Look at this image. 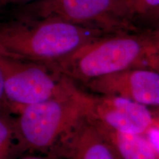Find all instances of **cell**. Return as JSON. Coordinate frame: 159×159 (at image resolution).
<instances>
[{
  "instance_id": "cell-3",
  "label": "cell",
  "mask_w": 159,
  "mask_h": 159,
  "mask_svg": "<svg viewBox=\"0 0 159 159\" xmlns=\"http://www.w3.org/2000/svg\"><path fill=\"white\" fill-rule=\"evenodd\" d=\"M91 94L77 85L63 95L25 107L14 117L16 158L47 154L88 112Z\"/></svg>"
},
{
  "instance_id": "cell-1",
  "label": "cell",
  "mask_w": 159,
  "mask_h": 159,
  "mask_svg": "<svg viewBox=\"0 0 159 159\" xmlns=\"http://www.w3.org/2000/svg\"><path fill=\"white\" fill-rule=\"evenodd\" d=\"M138 67L159 69V49L150 30L103 35L50 68L83 85Z\"/></svg>"
},
{
  "instance_id": "cell-5",
  "label": "cell",
  "mask_w": 159,
  "mask_h": 159,
  "mask_svg": "<svg viewBox=\"0 0 159 159\" xmlns=\"http://www.w3.org/2000/svg\"><path fill=\"white\" fill-rule=\"evenodd\" d=\"M0 67L5 99L12 114L63 95L77 85L43 63L0 55Z\"/></svg>"
},
{
  "instance_id": "cell-16",
  "label": "cell",
  "mask_w": 159,
  "mask_h": 159,
  "mask_svg": "<svg viewBox=\"0 0 159 159\" xmlns=\"http://www.w3.org/2000/svg\"><path fill=\"white\" fill-rule=\"evenodd\" d=\"M158 26H159V19H158V23H157V26H156V27H158Z\"/></svg>"
},
{
  "instance_id": "cell-8",
  "label": "cell",
  "mask_w": 159,
  "mask_h": 159,
  "mask_svg": "<svg viewBox=\"0 0 159 159\" xmlns=\"http://www.w3.org/2000/svg\"><path fill=\"white\" fill-rule=\"evenodd\" d=\"M53 149L63 159H119L108 139L87 114L77 121Z\"/></svg>"
},
{
  "instance_id": "cell-6",
  "label": "cell",
  "mask_w": 159,
  "mask_h": 159,
  "mask_svg": "<svg viewBox=\"0 0 159 159\" xmlns=\"http://www.w3.org/2000/svg\"><path fill=\"white\" fill-rule=\"evenodd\" d=\"M86 114L97 124L119 133L159 135V111L124 97L91 94Z\"/></svg>"
},
{
  "instance_id": "cell-4",
  "label": "cell",
  "mask_w": 159,
  "mask_h": 159,
  "mask_svg": "<svg viewBox=\"0 0 159 159\" xmlns=\"http://www.w3.org/2000/svg\"><path fill=\"white\" fill-rule=\"evenodd\" d=\"M18 14L30 19L56 18L105 35L144 31L137 23L129 0H38L21 7Z\"/></svg>"
},
{
  "instance_id": "cell-13",
  "label": "cell",
  "mask_w": 159,
  "mask_h": 159,
  "mask_svg": "<svg viewBox=\"0 0 159 159\" xmlns=\"http://www.w3.org/2000/svg\"><path fill=\"white\" fill-rule=\"evenodd\" d=\"M0 109H3V110L9 111H10L8 105H7V101L5 99V93H4V86H3V77L1 67H0Z\"/></svg>"
},
{
  "instance_id": "cell-11",
  "label": "cell",
  "mask_w": 159,
  "mask_h": 159,
  "mask_svg": "<svg viewBox=\"0 0 159 159\" xmlns=\"http://www.w3.org/2000/svg\"><path fill=\"white\" fill-rule=\"evenodd\" d=\"M12 115L9 111L0 109V142L13 148L15 152L14 117Z\"/></svg>"
},
{
  "instance_id": "cell-2",
  "label": "cell",
  "mask_w": 159,
  "mask_h": 159,
  "mask_svg": "<svg viewBox=\"0 0 159 159\" xmlns=\"http://www.w3.org/2000/svg\"><path fill=\"white\" fill-rule=\"evenodd\" d=\"M103 35H107L56 18L19 17L0 25V55L51 67Z\"/></svg>"
},
{
  "instance_id": "cell-14",
  "label": "cell",
  "mask_w": 159,
  "mask_h": 159,
  "mask_svg": "<svg viewBox=\"0 0 159 159\" xmlns=\"http://www.w3.org/2000/svg\"><path fill=\"white\" fill-rule=\"evenodd\" d=\"M38 0H0V7L7 5H27V4L34 2Z\"/></svg>"
},
{
  "instance_id": "cell-15",
  "label": "cell",
  "mask_w": 159,
  "mask_h": 159,
  "mask_svg": "<svg viewBox=\"0 0 159 159\" xmlns=\"http://www.w3.org/2000/svg\"><path fill=\"white\" fill-rule=\"evenodd\" d=\"M150 32L159 49V26L157 27L156 28L152 30H150Z\"/></svg>"
},
{
  "instance_id": "cell-12",
  "label": "cell",
  "mask_w": 159,
  "mask_h": 159,
  "mask_svg": "<svg viewBox=\"0 0 159 159\" xmlns=\"http://www.w3.org/2000/svg\"><path fill=\"white\" fill-rule=\"evenodd\" d=\"M16 159H63L61 154L55 149L47 154H41V156H34L30 153L29 155H23Z\"/></svg>"
},
{
  "instance_id": "cell-9",
  "label": "cell",
  "mask_w": 159,
  "mask_h": 159,
  "mask_svg": "<svg viewBox=\"0 0 159 159\" xmlns=\"http://www.w3.org/2000/svg\"><path fill=\"white\" fill-rule=\"evenodd\" d=\"M93 122L110 142L119 159H159V144L150 135L122 134Z\"/></svg>"
},
{
  "instance_id": "cell-7",
  "label": "cell",
  "mask_w": 159,
  "mask_h": 159,
  "mask_svg": "<svg viewBox=\"0 0 159 159\" xmlns=\"http://www.w3.org/2000/svg\"><path fill=\"white\" fill-rule=\"evenodd\" d=\"M85 86L94 94L124 97L159 111L158 69H130L91 80Z\"/></svg>"
},
{
  "instance_id": "cell-10",
  "label": "cell",
  "mask_w": 159,
  "mask_h": 159,
  "mask_svg": "<svg viewBox=\"0 0 159 159\" xmlns=\"http://www.w3.org/2000/svg\"><path fill=\"white\" fill-rule=\"evenodd\" d=\"M137 23L143 30H152L159 19V0H129Z\"/></svg>"
}]
</instances>
